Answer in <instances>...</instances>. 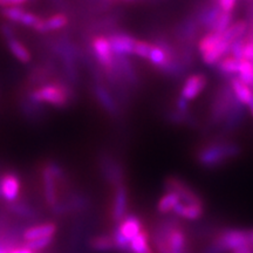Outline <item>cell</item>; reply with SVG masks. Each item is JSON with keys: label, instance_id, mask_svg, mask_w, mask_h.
<instances>
[{"label": "cell", "instance_id": "6da1fadb", "mask_svg": "<svg viewBox=\"0 0 253 253\" xmlns=\"http://www.w3.org/2000/svg\"><path fill=\"white\" fill-rule=\"evenodd\" d=\"M242 153V148L235 141L220 137L202 144L196 150V161L204 169H218L235 160Z\"/></svg>", "mask_w": 253, "mask_h": 253}, {"label": "cell", "instance_id": "7a4b0ae2", "mask_svg": "<svg viewBox=\"0 0 253 253\" xmlns=\"http://www.w3.org/2000/svg\"><path fill=\"white\" fill-rule=\"evenodd\" d=\"M237 102L238 100L232 93L229 82L218 86L212 95L210 107H209V123L212 126L220 128V126L225 121L226 116L229 115Z\"/></svg>", "mask_w": 253, "mask_h": 253}, {"label": "cell", "instance_id": "3957f363", "mask_svg": "<svg viewBox=\"0 0 253 253\" xmlns=\"http://www.w3.org/2000/svg\"><path fill=\"white\" fill-rule=\"evenodd\" d=\"M230 43L225 41L221 34L208 32L203 38L198 40L197 52L202 61L209 67H214L224 56L229 55Z\"/></svg>", "mask_w": 253, "mask_h": 253}, {"label": "cell", "instance_id": "277c9868", "mask_svg": "<svg viewBox=\"0 0 253 253\" xmlns=\"http://www.w3.org/2000/svg\"><path fill=\"white\" fill-rule=\"evenodd\" d=\"M212 242L216 243L224 253L233 252L244 248L249 249L248 229L225 227L213 236Z\"/></svg>", "mask_w": 253, "mask_h": 253}, {"label": "cell", "instance_id": "5b68a950", "mask_svg": "<svg viewBox=\"0 0 253 253\" xmlns=\"http://www.w3.org/2000/svg\"><path fill=\"white\" fill-rule=\"evenodd\" d=\"M164 188L168 192H173L178 196L184 204H204L203 198L196 191L192 185L177 176H169L164 181Z\"/></svg>", "mask_w": 253, "mask_h": 253}, {"label": "cell", "instance_id": "8992f818", "mask_svg": "<svg viewBox=\"0 0 253 253\" xmlns=\"http://www.w3.org/2000/svg\"><path fill=\"white\" fill-rule=\"evenodd\" d=\"M31 100L34 102H43L55 107L66 106L68 101V94L66 88L58 84H45L31 93Z\"/></svg>", "mask_w": 253, "mask_h": 253}, {"label": "cell", "instance_id": "52a82bcc", "mask_svg": "<svg viewBox=\"0 0 253 253\" xmlns=\"http://www.w3.org/2000/svg\"><path fill=\"white\" fill-rule=\"evenodd\" d=\"M94 56L100 63L101 67L107 72V74H112L115 67V55H114L112 47H110L108 38L96 37L91 41Z\"/></svg>", "mask_w": 253, "mask_h": 253}, {"label": "cell", "instance_id": "ba28073f", "mask_svg": "<svg viewBox=\"0 0 253 253\" xmlns=\"http://www.w3.org/2000/svg\"><path fill=\"white\" fill-rule=\"evenodd\" d=\"M207 84L208 78L204 74H202V73L191 74L185 79L179 96L190 102V101L195 100L196 97H198L199 95L203 93L205 88H207Z\"/></svg>", "mask_w": 253, "mask_h": 253}, {"label": "cell", "instance_id": "9c48e42d", "mask_svg": "<svg viewBox=\"0 0 253 253\" xmlns=\"http://www.w3.org/2000/svg\"><path fill=\"white\" fill-rule=\"evenodd\" d=\"M110 47L115 56H128L134 55V48L136 45V40L134 37L126 33H114L108 38Z\"/></svg>", "mask_w": 253, "mask_h": 253}, {"label": "cell", "instance_id": "30bf717a", "mask_svg": "<svg viewBox=\"0 0 253 253\" xmlns=\"http://www.w3.org/2000/svg\"><path fill=\"white\" fill-rule=\"evenodd\" d=\"M101 169H102L103 176L107 181L109 182L110 185L114 188L123 184V169L118 161H115L112 156L103 155L101 158Z\"/></svg>", "mask_w": 253, "mask_h": 253}, {"label": "cell", "instance_id": "8fae6325", "mask_svg": "<svg viewBox=\"0 0 253 253\" xmlns=\"http://www.w3.org/2000/svg\"><path fill=\"white\" fill-rule=\"evenodd\" d=\"M128 190L125 184H121L115 188L112 208V218L114 223L119 225L121 221L126 217L128 211Z\"/></svg>", "mask_w": 253, "mask_h": 253}, {"label": "cell", "instance_id": "7c38bea8", "mask_svg": "<svg viewBox=\"0 0 253 253\" xmlns=\"http://www.w3.org/2000/svg\"><path fill=\"white\" fill-rule=\"evenodd\" d=\"M0 192L1 197L8 203L17 201L20 194V179L15 173L7 172L0 178Z\"/></svg>", "mask_w": 253, "mask_h": 253}, {"label": "cell", "instance_id": "4fadbf2b", "mask_svg": "<svg viewBox=\"0 0 253 253\" xmlns=\"http://www.w3.org/2000/svg\"><path fill=\"white\" fill-rule=\"evenodd\" d=\"M168 246L170 253H189L188 235L179 224L170 231Z\"/></svg>", "mask_w": 253, "mask_h": 253}, {"label": "cell", "instance_id": "5bb4252c", "mask_svg": "<svg viewBox=\"0 0 253 253\" xmlns=\"http://www.w3.org/2000/svg\"><path fill=\"white\" fill-rule=\"evenodd\" d=\"M205 213L204 204H184L178 203L173 209L172 214L179 219H185L189 221H195L201 219Z\"/></svg>", "mask_w": 253, "mask_h": 253}, {"label": "cell", "instance_id": "9a60e30c", "mask_svg": "<svg viewBox=\"0 0 253 253\" xmlns=\"http://www.w3.org/2000/svg\"><path fill=\"white\" fill-rule=\"evenodd\" d=\"M94 94L99 103L103 107V109L107 113L110 114L112 116H119L120 115V107L110 91L107 89L106 87L101 86V84H95L94 87Z\"/></svg>", "mask_w": 253, "mask_h": 253}, {"label": "cell", "instance_id": "2e32d148", "mask_svg": "<svg viewBox=\"0 0 253 253\" xmlns=\"http://www.w3.org/2000/svg\"><path fill=\"white\" fill-rule=\"evenodd\" d=\"M118 227L123 237L129 242L144 230L143 221L136 214H126V217L119 224Z\"/></svg>", "mask_w": 253, "mask_h": 253}, {"label": "cell", "instance_id": "e0dca14e", "mask_svg": "<svg viewBox=\"0 0 253 253\" xmlns=\"http://www.w3.org/2000/svg\"><path fill=\"white\" fill-rule=\"evenodd\" d=\"M58 227L54 223H45L40 224V225H34L28 227L24 231L23 237L25 242H30V240H36L40 238H49V237H54Z\"/></svg>", "mask_w": 253, "mask_h": 253}, {"label": "cell", "instance_id": "ac0fdd59", "mask_svg": "<svg viewBox=\"0 0 253 253\" xmlns=\"http://www.w3.org/2000/svg\"><path fill=\"white\" fill-rule=\"evenodd\" d=\"M67 24H68L67 15L58 13L47 19H39V21H38L36 27H34V30L40 32V33H46V32L61 30V28L67 26Z\"/></svg>", "mask_w": 253, "mask_h": 253}, {"label": "cell", "instance_id": "d6986e66", "mask_svg": "<svg viewBox=\"0 0 253 253\" xmlns=\"http://www.w3.org/2000/svg\"><path fill=\"white\" fill-rule=\"evenodd\" d=\"M229 84L235 94L236 99L239 101L245 108H249L253 103V90L245 84H243L238 78H233L229 81Z\"/></svg>", "mask_w": 253, "mask_h": 253}, {"label": "cell", "instance_id": "ffe728a7", "mask_svg": "<svg viewBox=\"0 0 253 253\" xmlns=\"http://www.w3.org/2000/svg\"><path fill=\"white\" fill-rule=\"evenodd\" d=\"M239 65L240 60H237L235 58H232V56L226 55L214 66V68H216L217 73L221 78L230 81L231 79L237 78V75H238Z\"/></svg>", "mask_w": 253, "mask_h": 253}, {"label": "cell", "instance_id": "44dd1931", "mask_svg": "<svg viewBox=\"0 0 253 253\" xmlns=\"http://www.w3.org/2000/svg\"><path fill=\"white\" fill-rule=\"evenodd\" d=\"M42 179H43V192H45V198L47 204L49 207L54 208L58 204V198H56V179L53 177L47 168L43 169L42 172Z\"/></svg>", "mask_w": 253, "mask_h": 253}, {"label": "cell", "instance_id": "7402d4cb", "mask_svg": "<svg viewBox=\"0 0 253 253\" xmlns=\"http://www.w3.org/2000/svg\"><path fill=\"white\" fill-rule=\"evenodd\" d=\"M151 238L148 230H143L130 240L131 253H155V250L151 246Z\"/></svg>", "mask_w": 253, "mask_h": 253}, {"label": "cell", "instance_id": "603a6c76", "mask_svg": "<svg viewBox=\"0 0 253 253\" xmlns=\"http://www.w3.org/2000/svg\"><path fill=\"white\" fill-rule=\"evenodd\" d=\"M248 31H249L248 21L238 20L231 25V26L227 28L224 33H221V36H223L225 41H227V42L231 45V43L235 42L236 40L240 39V38H244L246 36V33H248Z\"/></svg>", "mask_w": 253, "mask_h": 253}, {"label": "cell", "instance_id": "cb8c5ba5", "mask_svg": "<svg viewBox=\"0 0 253 253\" xmlns=\"http://www.w3.org/2000/svg\"><path fill=\"white\" fill-rule=\"evenodd\" d=\"M178 203H181V199H179L178 196L173 194V192L166 191V194L158 199L156 204V210L158 213L167 216V214L172 213L173 209L177 207Z\"/></svg>", "mask_w": 253, "mask_h": 253}, {"label": "cell", "instance_id": "d4e9b609", "mask_svg": "<svg viewBox=\"0 0 253 253\" xmlns=\"http://www.w3.org/2000/svg\"><path fill=\"white\" fill-rule=\"evenodd\" d=\"M7 46L11 53L15 56V59L19 60L23 63H28L32 60L31 52L26 48V46L24 45L21 41L14 39L7 40Z\"/></svg>", "mask_w": 253, "mask_h": 253}, {"label": "cell", "instance_id": "484cf974", "mask_svg": "<svg viewBox=\"0 0 253 253\" xmlns=\"http://www.w3.org/2000/svg\"><path fill=\"white\" fill-rule=\"evenodd\" d=\"M90 248L96 252H112L115 250L112 236H96L90 239Z\"/></svg>", "mask_w": 253, "mask_h": 253}, {"label": "cell", "instance_id": "4316f807", "mask_svg": "<svg viewBox=\"0 0 253 253\" xmlns=\"http://www.w3.org/2000/svg\"><path fill=\"white\" fill-rule=\"evenodd\" d=\"M237 78L253 90V63L246 61V60H240Z\"/></svg>", "mask_w": 253, "mask_h": 253}, {"label": "cell", "instance_id": "83f0119b", "mask_svg": "<svg viewBox=\"0 0 253 253\" xmlns=\"http://www.w3.org/2000/svg\"><path fill=\"white\" fill-rule=\"evenodd\" d=\"M167 119L173 125H189V123L194 122V116H192L191 112H182V110L176 109L175 107L168 113Z\"/></svg>", "mask_w": 253, "mask_h": 253}, {"label": "cell", "instance_id": "f1b7e54d", "mask_svg": "<svg viewBox=\"0 0 253 253\" xmlns=\"http://www.w3.org/2000/svg\"><path fill=\"white\" fill-rule=\"evenodd\" d=\"M25 13H26V11L24 8H21L20 6H6V7H2L1 9L2 17L9 21H12V23L21 24V21H23L25 17Z\"/></svg>", "mask_w": 253, "mask_h": 253}, {"label": "cell", "instance_id": "f546056e", "mask_svg": "<svg viewBox=\"0 0 253 253\" xmlns=\"http://www.w3.org/2000/svg\"><path fill=\"white\" fill-rule=\"evenodd\" d=\"M112 238L115 245V250H118L121 253H131L130 251V242L128 239H126L121 232H120L119 227L116 226L113 230Z\"/></svg>", "mask_w": 253, "mask_h": 253}, {"label": "cell", "instance_id": "4dcf8cb0", "mask_svg": "<svg viewBox=\"0 0 253 253\" xmlns=\"http://www.w3.org/2000/svg\"><path fill=\"white\" fill-rule=\"evenodd\" d=\"M232 24H233V14L226 13V12H221L219 18L217 19L216 25H214L212 32L221 34L224 33V32H225Z\"/></svg>", "mask_w": 253, "mask_h": 253}, {"label": "cell", "instance_id": "1f68e13d", "mask_svg": "<svg viewBox=\"0 0 253 253\" xmlns=\"http://www.w3.org/2000/svg\"><path fill=\"white\" fill-rule=\"evenodd\" d=\"M151 48H153V43L150 41H143V40H137L136 41V45L134 48V55L137 58L147 60L149 59Z\"/></svg>", "mask_w": 253, "mask_h": 253}, {"label": "cell", "instance_id": "d6a6232c", "mask_svg": "<svg viewBox=\"0 0 253 253\" xmlns=\"http://www.w3.org/2000/svg\"><path fill=\"white\" fill-rule=\"evenodd\" d=\"M53 238L54 237H49V238H40V239H36V240H30V242H25V244H23L24 248H26L31 251H33L34 253L42 251L46 248L52 244Z\"/></svg>", "mask_w": 253, "mask_h": 253}, {"label": "cell", "instance_id": "836d02e7", "mask_svg": "<svg viewBox=\"0 0 253 253\" xmlns=\"http://www.w3.org/2000/svg\"><path fill=\"white\" fill-rule=\"evenodd\" d=\"M11 210L13 211L14 213H17L19 216H23V217H34V214H36V211H34L33 209L24 204L12 205Z\"/></svg>", "mask_w": 253, "mask_h": 253}, {"label": "cell", "instance_id": "e575fe53", "mask_svg": "<svg viewBox=\"0 0 253 253\" xmlns=\"http://www.w3.org/2000/svg\"><path fill=\"white\" fill-rule=\"evenodd\" d=\"M46 168H47V170H48V171L52 173L53 177H54L55 179H61L63 177V170L58 163L52 162V163H49Z\"/></svg>", "mask_w": 253, "mask_h": 253}, {"label": "cell", "instance_id": "d590c367", "mask_svg": "<svg viewBox=\"0 0 253 253\" xmlns=\"http://www.w3.org/2000/svg\"><path fill=\"white\" fill-rule=\"evenodd\" d=\"M202 253H224V251L216 244V243H213L212 240H211L210 244L205 246Z\"/></svg>", "mask_w": 253, "mask_h": 253}, {"label": "cell", "instance_id": "8d00e7d4", "mask_svg": "<svg viewBox=\"0 0 253 253\" xmlns=\"http://www.w3.org/2000/svg\"><path fill=\"white\" fill-rule=\"evenodd\" d=\"M28 0H0V6H20L25 4Z\"/></svg>", "mask_w": 253, "mask_h": 253}, {"label": "cell", "instance_id": "74e56055", "mask_svg": "<svg viewBox=\"0 0 253 253\" xmlns=\"http://www.w3.org/2000/svg\"><path fill=\"white\" fill-rule=\"evenodd\" d=\"M1 32H2V36H4L7 40L14 39V38H15L13 30H12V28L9 27L8 25H2V26H1Z\"/></svg>", "mask_w": 253, "mask_h": 253}, {"label": "cell", "instance_id": "f35d334b", "mask_svg": "<svg viewBox=\"0 0 253 253\" xmlns=\"http://www.w3.org/2000/svg\"><path fill=\"white\" fill-rule=\"evenodd\" d=\"M8 253H34V252L31 251V250L26 249V248H24V246H21V248L9 249L8 250Z\"/></svg>", "mask_w": 253, "mask_h": 253}, {"label": "cell", "instance_id": "ab89813d", "mask_svg": "<svg viewBox=\"0 0 253 253\" xmlns=\"http://www.w3.org/2000/svg\"><path fill=\"white\" fill-rule=\"evenodd\" d=\"M248 237H249V249L253 252V229H248Z\"/></svg>", "mask_w": 253, "mask_h": 253}, {"label": "cell", "instance_id": "60d3db41", "mask_svg": "<svg viewBox=\"0 0 253 253\" xmlns=\"http://www.w3.org/2000/svg\"><path fill=\"white\" fill-rule=\"evenodd\" d=\"M0 197H1V192H0Z\"/></svg>", "mask_w": 253, "mask_h": 253}]
</instances>
